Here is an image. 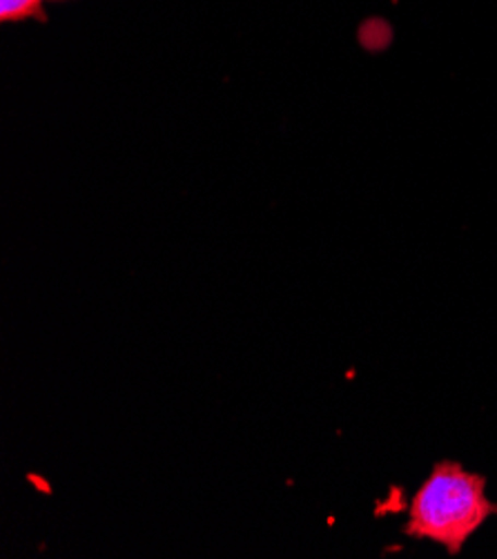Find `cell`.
<instances>
[{"mask_svg":"<svg viewBox=\"0 0 497 559\" xmlns=\"http://www.w3.org/2000/svg\"><path fill=\"white\" fill-rule=\"evenodd\" d=\"M43 3H47V0H0V21H45Z\"/></svg>","mask_w":497,"mask_h":559,"instance_id":"2","label":"cell"},{"mask_svg":"<svg viewBox=\"0 0 497 559\" xmlns=\"http://www.w3.org/2000/svg\"><path fill=\"white\" fill-rule=\"evenodd\" d=\"M54 3H57V0H54Z\"/></svg>","mask_w":497,"mask_h":559,"instance_id":"3","label":"cell"},{"mask_svg":"<svg viewBox=\"0 0 497 559\" xmlns=\"http://www.w3.org/2000/svg\"><path fill=\"white\" fill-rule=\"evenodd\" d=\"M497 504L486 495V477L458 462H437L409 501L404 535L433 542L460 555L466 542L493 518Z\"/></svg>","mask_w":497,"mask_h":559,"instance_id":"1","label":"cell"}]
</instances>
